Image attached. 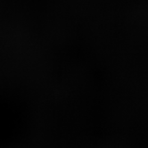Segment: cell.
I'll return each mask as SVG.
<instances>
[]
</instances>
